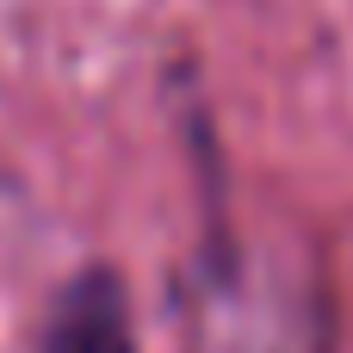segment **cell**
I'll use <instances>...</instances> for the list:
<instances>
[{"instance_id": "1", "label": "cell", "mask_w": 353, "mask_h": 353, "mask_svg": "<svg viewBox=\"0 0 353 353\" xmlns=\"http://www.w3.org/2000/svg\"><path fill=\"white\" fill-rule=\"evenodd\" d=\"M199 130V248L174 279V316L180 353H335V304L304 261L254 254V242L230 223L223 168L205 143V112H192Z\"/></svg>"}, {"instance_id": "2", "label": "cell", "mask_w": 353, "mask_h": 353, "mask_svg": "<svg viewBox=\"0 0 353 353\" xmlns=\"http://www.w3.org/2000/svg\"><path fill=\"white\" fill-rule=\"evenodd\" d=\"M37 353H143L130 279L112 261H81L43 304Z\"/></svg>"}]
</instances>
